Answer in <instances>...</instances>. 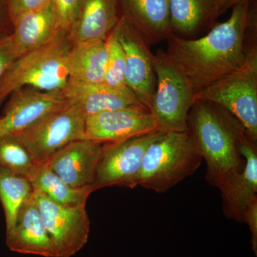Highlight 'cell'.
Returning <instances> with one entry per match:
<instances>
[{
	"label": "cell",
	"mask_w": 257,
	"mask_h": 257,
	"mask_svg": "<svg viewBox=\"0 0 257 257\" xmlns=\"http://www.w3.org/2000/svg\"><path fill=\"white\" fill-rule=\"evenodd\" d=\"M250 3L232 8L229 19L194 39L173 36L167 54L187 78L194 94L240 68L256 47V28Z\"/></svg>",
	"instance_id": "cell-1"
},
{
	"label": "cell",
	"mask_w": 257,
	"mask_h": 257,
	"mask_svg": "<svg viewBox=\"0 0 257 257\" xmlns=\"http://www.w3.org/2000/svg\"><path fill=\"white\" fill-rule=\"evenodd\" d=\"M187 130L207 164L206 179L217 187L244 166L239 147L246 133L234 115L215 103L196 100L187 116Z\"/></svg>",
	"instance_id": "cell-2"
},
{
	"label": "cell",
	"mask_w": 257,
	"mask_h": 257,
	"mask_svg": "<svg viewBox=\"0 0 257 257\" xmlns=\"http://www.w3.org/2000/svg\"><path fill=\"white\" fill-rule=\"evenodd\" d=\"M72 42L60 33L15 61L0 79V106L10 94L25 87L61 92L68 82L67 57Z\"/></svg>",
	"instance_id": "cell-3"
},
{
	"label": "cell",
	"mask_w": 257,
	"mask_h": 257,
	"mask_svg": "<svg viewBox=\"0 0 257 257\" xmlns=\"http://www.w3.org/2000/svg\"><path fill=\"white\" fill-rule=\"evenodd\" d=\"M202 160L188 131L164 133L145 152L139 185L165 193L193 175Z\"/></svg>",
	"instance_id": "cell-4"
},
{
	"label": "cell",
	"mask_w": 257,
	"mask_h": 257,
	"mask_svg": "<svg viewBox=\"0 0 257 257\" xmlns=\"http://www.w3.org/2000/svg\"><path fill=\"white\" fill-rule=\"evenodd\" d=\"M194 98V101H209L224 108L257 141V47L240 68L196 92Z\"/></svg>",
	"instance_id": "cell-5"
},
{
	"label": "cell",
	"mask_w": 257,
	"mask_h": 257,
	"mask_svg": "<svg viewBox=\"0 0 257 257\" xmlns=\"http://www.w3.org/2000/svg\"><path fill=\"white\" fill-rule=\"evenodd\" d=\"M157 84L150 109L157 130L187 132V116L194 102L188 80L164 51L155 54Z\"/></svg>",
	"instance_id": "cell-6"
},
{
	"label": "cell",
	"mask_w": 257,
	"mask_h": 257,
	"mask_svg": "<svg viewBox=\"0 0 257 257\" xmlns=\"http://www.w3.org/2000/svg\"><path fill=\"white\" fill-rule=\"evenodd\" d=\"M86 118L77 106L67 103L14 135L27 149L35 163L46 162L65 145L86 139Z\"/></svg>",
	"instance_id": "cell-7"
},
{
	"label": "cell",
	"mask_w": 257,
	"mask_h": 257,
	"mask_svg": "<svg viewBox=\"0 0 257 257\" xmlns=\"http://www.w3.org/2000/svg\"><path fill=\"white\" fill-rule=\"evenodd\" d=\"M163 133L156 130L123 141L103 143L94 191L114 186L136 188L145 152Z\"/></svg>",
	"instance_id": "cell-8"
},
{
	"label": "cell",
	"mask_w": 257,
	"mask_h": 257,
	"mask_svg": "<svg viewBox=\"0 0 257 257\" xmlns=\"http://www.w3.org/2000/svg\"><path fill=\"white\" fill-rule=\"evenodd\" d=\"M111 32L124 52L126 85L150 111L157 84L155 54L143 35L124 15L120 17Z\"/></svg>",
	"instance_id": "cell-9"
},
{
	"label": "cell",
	"mask_w": 257,
	"mask_h": 257,
	"mask_svg": "<svg viewBox=\"0 0 257 257\" xmlns=\"http://www.w3.org/2000/svg\"><path fill=\"white\" fill-rule=\"evenodd\" d=\"M42 220L58 257H71L85 246L90 232L87 205L64 206L33 189Z\"/></svg>",
	"instance_id": "cell-10"
},
{
	"label": "cell",
	"mask_w": 257,
	"mask_h": 257,
	"mask_svg": "<svg viewBox=\"0 0 257 257\" xmlns=\"http://www.w3.org/2000/svg\"><path fill=\"white\" fill-rule=\"evenodd\" d=\"M61 92L25 87L10 94L0 116V138L21 133L52 111L67 104Z\"/></svg>",
	"instance_id": "cell-11"
},
{
	"label": "cell",
	"mask_w": 257,
	"mask_h": 257,
	"mask_svg": "<svg viewBox=\"0 0 257 257\" xmlns=\"http://www.w3.org/2000/svg\"><path fill=\"white\" fill-rule=\"evenodd\" d=\"M156 130L155 117L145 106L103 111L86 118L85 138L97 143L123 141Z\"/></svg>",
	"instance_id": "cell-12"
},
{
	"label": "cell",
	"mask_w": 257,
	"mask_h": 257,
	"mask_svg": "<svg viewBox=\"0 0 257 257\" xmlns=\"http://www.w3.org/2000/svg\"><path fill=\"white\" fill-rule=\"evenodd\" d=\"M256 142L245 134L239 147L244 159L242 170L228 176L217 187L221 192L225 216L239 222H243L245 207L257 195Z\"/></svg>",
	"instance_id": "cell-13"
},
{
	"label": "cell",
	"mask_w": 257,
	"mask_h": 257,
	"mask_svg": "<svg viewBox=\"0 0 257 257\" xmlns=\"http://www.w3.org/2000/svg\"><path fill=\"white\" fill-rule=\"evenodd\" d=\"M102 145L87 139L76 140L56 152L47 162L51 170L72 187H92Z\"/></svg>",
	"instance_id": "cell-14"
},
{
	"label": "cell",
	"mask_w": 257,
	"mask_h": 257,
	"mask_svg": "<svg viewBox=\"0 0 257 257\" xmlns=\"http://www.w3.org/2000/svg\"><path fill=\"white\" fill-rule=\"evenodd\" d=\"M8 247L13 252L43 257H58L45 227L33 192L19 211L14 229L6 235Z\"/></svg>",
	"instance_id": "cell-15"
},
{
	"label": "cell",
	"mask_w": 257,
	"mask_h": 257,
	"mask_svg": "<svg viewBox=\"0 0 257 257\" xmlns=\"http://www.w3.org/2000/svg\"><path fill=\"white\" fill-rule=\"evenodd\" d=\"M62 92L67 102L77 106L86 117L103 111L145 106L128 88L116 89L104 83L87 84L68 79Z\"/></svg>",
	"instance_id": "cell-16"
},
{
	"label": "cell",
	"mask_w": 257,
	"mask_h": 257,
	"mask_svg": "<svg viewBox=\"0 0 257 257\" xmlns=\"http://www.w3.org/2000/svg\"><path fill=\"white\" fill-rule=\"evenodd\" d=\"M119 0H80L67 34L72 44L105 40L116 26Z\"/></svg>",
	"instance_id": "cell-17"
},
{
	"label": "cell",
	"mask_w": 257,
	"mask_h": 257,
	"mask_svg": "<svg viewBox=\"0 0 257 257\" xmlns=\"http://www.w3.org/2000/svg\"><path fill=\"white\" fill-rule=\"evenodd\" d=\"M224 13V0H170L172 33L181 38H197L215 26Z\"/></svg>",
	"instance_id": "cell-18"
},
{
	"label": "cell",
	"mask_w": 257,
	"mask_h": 257,
	"mask_svg": "<svg viewBox=\"0 0 257 257\" xmlns=\"http://www.w3.org/2000/svg\"><path fill=\"white\" fill-rule=\"evenodd\" d=\"M124 16L149 45L174 36L170 24V0H120Z\"/></svg>",
	"instance_id": "cell-19"
},
{
	"label": "cell",
	"mask_w": 257,
	"mask_h": 257,
	"mask_svg": "<svg viewBox=\"0 0 257 257\" xmlns=\"http://www.w3.org/2000/svg\"><path fill=\"white\" fill-rule=\"evenodd\" d=\"M10 34L19 57L42 46L60 32L53 0L40 9L25 13L13 23Z\"/></svg>",
	"instance_id": "cell-20"
},
{
	"label": "cell",
	"mask_w": 257,
	"mask_h": 257,
	"mask_svg": "<svg viewBox=\"0 0 257 257\" xmlns=\"http://www.w3.org/2000/svg\"><path fill=\"white\" fill-rule=\"evenodd\" d=\"M106 60L105 40L72 44L67 57L69 80L87 84L104 83Z\"/></svg>",
	"instance_id": "cell-21"
},
{
	"label": "cell",
	"mask_w": 257,
	"mask_h": 257,
	"mask_svg": "<svg viewBox=\"0 0 257 257\" xmlns=\"http://www.w3.org/2000/svg\"><path fill=\"white\" fill-rule=\"evenodd\" d=\"M27 179L33 189L40 191L51 200L64 206L87 205L92 187H73L55 174L47 162H36Z\"/></svg>",
	"instance_id": "cell-22"
},
{
	"label": "cell",
	"mask_w": 257,
	"mask_h": 257,
	"mask_svg": "<svg viewBox=\"0 0 257 257\" xmlns=\"http://www.w3.org/2000/svg\"><path fill=\"white\" fill-rule=\"evenodd\" d=\"M32 192L27 177L0 168V202L4 209L6 235L14 229L19 211Z\"/></svg>",
	"instance_id": "cell-23"
},
{
	"label": "cell",
	"mask_w": 257,
	"mask_h": 257,
	"mask_svg": "<svg viewBox=\"0 0 257 257\" xmlns=\"http://www.w3.org/2000/svg\"><path fill=\"white\" fill-rule=\"evenodd\" d=\"M34 164L30 153L15 135L0 138V168L26 177Z\"/></svg>",
	"instance_id": "cell-24"
},
{
	"label": "cell",
	"mask_w": 257,
	"mask_h": 257,
	"mask_svg": "<svg viewBox=\"0 0 257 257\" xmlns=\"http://www.w3.org/2000/svg\"><path fill=\"white\" fill-rule=\"evenodd\" d=\"M105 43L106 60L104 83L116 89H127L124 52L112 32L106 39Z\"/></svg>",
	"instance_id": "cell-25"
},
{
	"label": "cell",
	"mask_w": 257,
	"mask_h": 257,
	"mask_svg": "<svg viewBox=\"0 0 257 257\" xmlns=\"http://www.w3.org/2000/svg\"><path fill=\"white\" fill-rule=\"evenodd\" d=\"M80 0H53L57 25L60 32L68 34L77 14Z\"/></svg>",
	"instance_id": "cell-26"
},
{
	"label": "cell",
	"mask_w": 257,
	"mask_h": 257,
	"mask_svg": "<svg viewBox=\"0 0 257 257\" xmlns=\"http://www.w3.org/2000/svg\"><path fill=\"white\" fill-rule=\"evenodd\" d=\"M51 1L52 0H9L8 15L12 26L15 20L22 15L40 9Z\"/></svg>",
	"instance_id": "cell-27"
},
{
	"label": "cell",
	"mask_w": 257,
	"mask_h": 257,
	"mask_svg": "<svg viewBox=\"0 0 257 257\" xmlns=\"http://www.w3.org/2000/svg\"><path fill=\"white\" fill-rule=\"evenodd\" d=\"M19 57L10 35L0 36V79Z\"/></svg>",
	"instance_id": "cell-28"
},
{
	"label": "cell",
	"mask_w": 257,
	"mask_h": 257,
	"mask_svg": "<svg viewBox=\"0 0 257 257\" xmlns=\"http://www.w3.org/2000/svg\"><path fill=\"white\" fill-rule=\"evenodd\" d=\"M243 222L246 223L251 233V245L255 255L257 254V195L253 197L243 213Z\"/></svg>",
	"instance_id": "cell-29"
},
{
	"label": "cell",
	"mask_w": 257,
	"mask_h": 257,
	"mask_svg": "<svg viewBox=\"0 0 257 257\" xmlns=\"http://www.w3.org/2000/svg\"><path fill=\"white\" fill-rule=\"evenodd\" d=\"M8 3L9 0H0V36L7 35L5 32L8 30V25H12L8 15Z\"/></svg>",
	"instance_id": "cell-30"
},
{
	"label": "cell",
	"mask_w": 257,
	"mask_h": 257,
	"mask_svg": "<svg viewBox=\"0 0 257 257\" xmlns=\"http://www.w3.org/2000/svg\"><path fill=\"white\" fill-rule=\"evenodd\" d=\"M251 1L252 0H224V11H227L235 5L241 4V3H251Z\"/></svg>",
	"instance_id": "cell-31"
}]
</instances>
